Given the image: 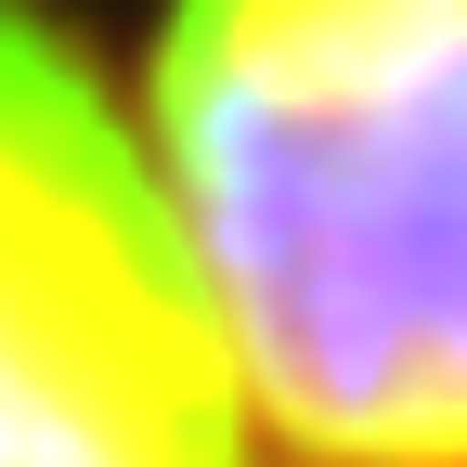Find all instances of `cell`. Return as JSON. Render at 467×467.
<instances>
[{
  "label": "cell",
  "instance_id": "1",
  "mask_svg": "<svg viewBox=\"0 0 467 467\" xmlns=\"http://www.w3.org/2000/svg\"><path fill=\"white\" fill-rule=\"evenodd\" d=\"M143 117L260 441L467 467V0H169Z\"/></svg>",
  "mask_w": 467,
  "mask_h": 467
},
{
  "label": "cell",
  "instance_id": "2",
  "mask_svg": "<svg viewBox=\"0 0 467 467\" xmlns=\"http://www.w3.org/2000/svg\"><path fill=\"white\" fill-rule=\"evenodd\" d=\"M0 467H260L169 182L39 0H0Z\"/></svg>",
  "mask_w": 467,
  "mask_h": 467
}]
</instances>
